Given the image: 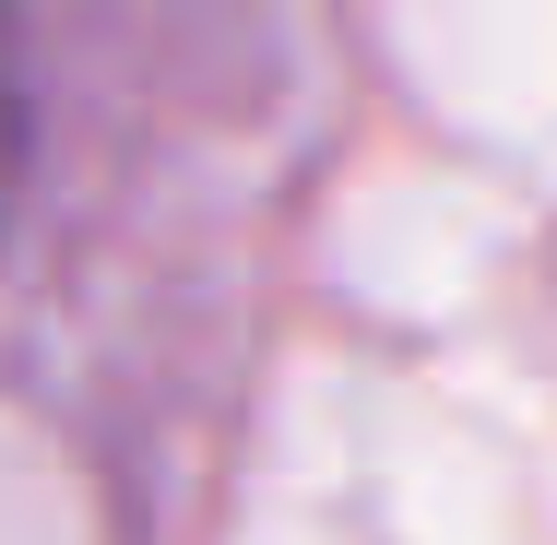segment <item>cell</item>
<instances>
[{"mask_svg": "<svg viewBox=\"0 0 557 545\" xmlns=\"http://www.w3.org/2000/svg\"><path fill=\"white\" fill-rule=\"evenodd\" d=\"M12 154H24V36H12V0H0V190H12Z\"/></svg>", "mask_w": 557, "mask_h": 545, "instance_id": "1", "label": "cell"}]
</instances>
